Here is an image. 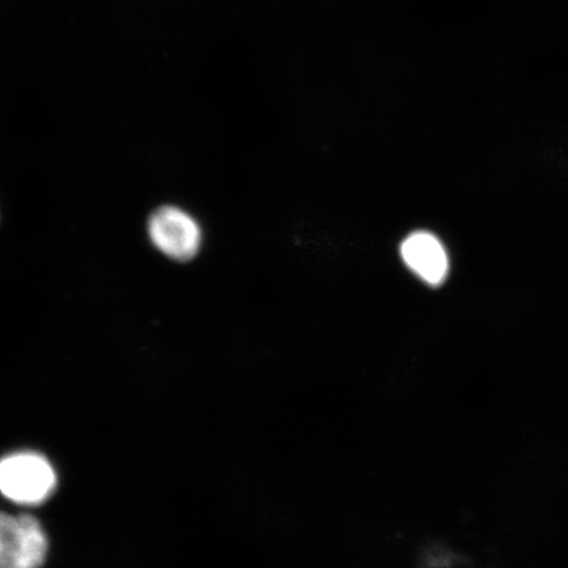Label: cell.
Listing matches in <instances>:
<instances>
[{
	"instance_id": "6da1fadb",
	"label": "cell",
	"mask_w": 568,
	"mask_h": 568,
	"mask_svg": "<svg viewBox=\"0 0 568 568\" xmlns=\"http://www.w3.org/2000/svg\"><path fill=\"white\" fill-rule=\"evenodd\" d=\"M55 486L52 465L38 453H17L0 460V491L12 501L38 506Z\"/></svg>"
},
{
	"instance_id": "7a4b0ae2",
	"label": "cell",
	"mask_w": 568,
	"mask_h": 568,
	"mask_svg": "<svg viewBox=\"0 0 568 568\" xmlns=\"http://www.w3.org/2000/svg\"><path fill=\"white\" fill-rule=\"evenodd\" d=\"M47 552L45 532L34 517L0 513V568H40Z\"/></svg>"
},
{
	"instance_id": "3957f363",
	"label": "cell",
	"mask_w": 568,
	"mask_h": 568,
	"mask_svg": "<svg viewBox=\"0 0 568 568\" xmlns=\"http://www.w3.org/2000/svg\"><path fill=\"white\" fill-rule=\"evenodd\" d=\"M149 236L168 257L186 262L201 247L202 232L189 213L175 207H162L149 220Z\"/></svg>"
},
{
	"instance_id": "277c9868",
	"label": "cell",
	"mask_w": 568,
	"mask_h": 568,
	"mask_svg": "<svg viewBox=\"0 0 568 568\" xmlns=\"http://www.w3.org/2000/svg\"><path fill=\"white\" fill-rule=\"evenodd\" d=\"M402 258L418 278L430 286H439L449 273V258L435 234L415 232L403 241Z\"/></svg>"
}]
</instances>
